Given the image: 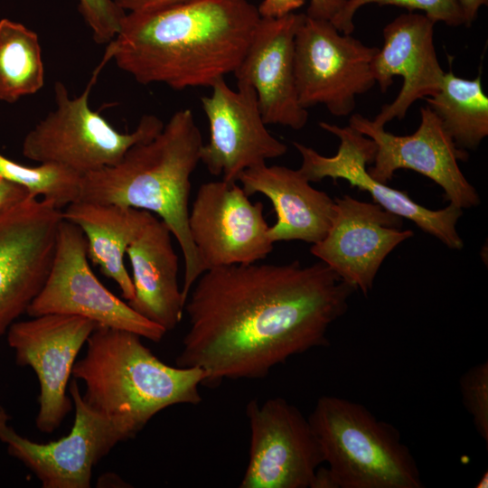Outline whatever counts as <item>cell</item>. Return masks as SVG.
<instances>
[{
    "instance_id": "obj_6",
    "label": "cell",
    "mask_w": 488,
    "mask_h": 488,
    "mask_svg": "<svg viewBox=\"0 0 488 488\" xmlns=\"http://www.w3.org/2000/svg\"><path fill=\"white\" fill-rule=\"evenodd\" d=\"M94 70L84 91L70 97L61 81L54 84L56 108L25 136L22 152L39 164H55L80 175L117 164L134 145L156 136L164 124L155 115H144L131 133H121L89 105L100 70Z\"/></svg>"
},
{
    "instance_id": "obj_11",
    "label": "cell",
    "mask_w": 488,
    "mask_h": 488,
    "mask_svg": "<svg viewBox=\"0 0 488 488\" xmlns=\"http://www.w3.org/2000/svg\"><path fill=\"white\" fill-rule=\"evenodd\" d=\"M61 221V209L38 197L0 214V337L42 289Z\"/></svg>"
},
{
    "instance_id": "obj_12",
    "label": "cell",
    "mask_w": 488,
    "mask_h": 488,
    "mask_svg": "<svg viewBox=\"0 0 488 488\" xmlns=\"http://www.w3.org/2000/svg\"><path fill=\"white\" fill-rule=\"evenodd\" d=\"M319 126L338 137L340 144L334 155L325 156L301 143H292L302 159L299 170L310 183L324 178L345 180L352 187L368 192L374 203L411 221L447 248L463 249L464 241L456 230L457 221L463 215L462 209L449 203L444 209L430 210L417 203L407 192L374 180L366 169L367 164L373 162L376 153V145L370 137L350 125L340 127L323 121Z\"/></svg>"
},
{
    "instance_id": "obj_32",
    "label": "cell",
    "mask_w": 488,
    "mask_h": 488,
    "mask_svg": "<svg viewBox=\"0 0 488 488\" xmlns=\"http://www.w3.org/2000/svg\"><path fill=\"white\" fill-rule=\"evenodd\" d=\"M345 0H309L306 15L331 21L341 10Z\"/></svg>"
},
{
    "instance_id": "obj_16",
    "label": "cell",
    "mask_w": 488,
    "mask_h": 488,
    "mask_svg": "<svg viewBox=\"0 0 488 488\" xmlns=\"http://www.w3.org/2000/svg\"><path fill=\"white\" fill-rule=\"evenodd\" d=\"M211 88V95L201 99L210 139L200 152V162L211 174L237 182L242 171L287 152V146L267 130L251 86L237 83V89H232L221 79Z\"/></svg>"
},
{
    "instance_id": "obj_20",
    "label": "cell",
    "mask_w": 488,
    "mask_h": 488,
    "mask_svg": "<svg viewBox=\"0 0 488 488\" xmlns=\"http://www.w3.org/2000/svg\"><path fill=\"white\" fill-rule=\"evenodd\" d=\"M237 182L247 195L261 193L272 202L277 221L267 234L274 244L302 240L313 245L332 225L334 199L314 188L299 169L264 163L242 171Z\"/></svg>"
},
{
    "instance_id": "obj_3",
    "label": "cell",
    "mask_w": 488,
    "mask_h": 488,
    "mask_svg": "<svg viewBox=\"0 0 488 488\" xmlns=\"http://www.w3.org/2000/svg\"><path fill=\"white\" fill-rule=\"evenodd\" d=\"M202 145L193 113L179 109L156 136L132 146L117 164L82 175L79 199L158 215L183 256L181 289L185 303L203 273L189 230L191 176L200 163Z\"/></svg>"
},
{
    "instance_id": "obj_10",
    "label": "cell",
    "mask_w": 488,
    "mask_h": 488,
    "mask_svg": "<svg viewBox=\"0 0 488 488\" xmlns=\"http://www.w3.org/2000/svg\"><path fill=\"white\" fill-rule=\"evenodd\" d=\"M249 453L240 488H311L324 463L317 437L302 412L283 398L246 408Z\"/></svg>"
},
{
    "instance_id": "obj_19",
    "label": "cell",
    "mask_w": 488,
    "mask_h": 488,
    "mask_svg": "<svg viewBox=\"0 0 488 488\" xmlns=\"http://www.w3.org/2000/svg\"><path fill=\"white\" fill-rule=\"evenodd\" d=\"M435 24L424 14L408 12L383 28V43L372 61L375 82L386 92L396 76L403 81L394 100L382 106L371 119L376 126L402 119L415 101L433 96L439 89L445 71L434 43Z\"/></svg>"
},
{
    "instance_id": "obj_31",
    "label": "cell",
    "mask_w": 488,
    "mask_h": 488,
    "mask_svg": "<svg viewBox=\"0 0 488 488\" xmlns=\"http://www.w3.org/2000/svg\"><path fill=\"white\" fill-rule=\"evenodd\" d=\"M188 1L191 0H114L126 13L155 11Z\"/></svg>"
},
{
    "instance_id": "obj_2",
    "label": "cell",
    "mask_w": 488,
    "mask_h": 488,
    "mask_svg": "<svg viewBox=\"0 0 488 488\" xmlns=\"http://www.w3.org/2000/svg\"><path fill=\"white\" fill-rule=\"evenodd\" d=\"M260 18L249 0H191L127 13L103 59L143 85L211 88L236 70Z\"/></svg>"
},
{
    "instance_id": "obj_30",
    "label": "cell",
    "mask_w": 488,
    "mask_h": 488,
    "mask_svg": "<svg viewBox=\"0 0 488 488\" xmlns=\"http://www.w3.org/2000/svg\"><path fill=\"white\" fill-rule=\"evenodd\" d=\"M306 0H262L258 11L262 18H278L295 13Z\"/></svg>"
},
{
    "instance_id": "obj_24",
    "label": "cell",
    "mask_w": 488,
    "mask_h": 488,
    "mask_svg": "<svg viewBox=\"0 0 488 488\" xmlns=\"http://www.w3.org/2000/svg\"><path fill=\"white\" fill-rule=\"evenodd\" d=\"M43 84L37 33L20 23L0 20V100L14 103L38 92Z\"/></svg>"
},
{
    "instance_id": "obj_5",
    "label": "cell",
    "mask_w": 488,
    "mask_h": 488,
    "mask_svg": "<svg viewBox=\"0 0 488 488\" xmlns=\"http://www.w3.org/2000/svg\"><path fill=\"white\" fill-rule=\"evenodd\" d=\"M308 420L338 488L424 487L398 428L362 404L324 395Z\"/></svg>"
},
{
    "instance_id": "obj_35",
    "label": "cell",
    "mask_w": 488,
    "mask_h": 488,
    "mask_svg": "<svg viewBox=\"0 0 488 488\" xmlns=\"http://www.w3.org/2000/svg\"><path fill=\"white\" fill-rule=\"evenodd\" d=\"M476 488H487L488 487V473L487 471L483 474L479 478L475 485Z\"/></svg>"
},
{
    "instance_id": "obj_33",
    "label": "cell",
    "mask_w": 488,
    "mask_h": 488,
    "mask_svg": "<svg viewBox=\"0 0 488 488\" xmlns=\"http://www.w3.org/2000/svg\"><path fill=\"white\" fill-rule=\"evenodd\" d=\"M465 21V25L470 26L476 19L482 6L487 5L488 0H456Z\"/></svg>"
},
{
    "instance_id": "obj_17",
    "label": "cell",
    "mask_w": 488,
    "mask_h": 488,
    "mask_svg": "<svg viewBox=\"0 0 488 488\" xmlns=\"http://www.w3.org/2000/svg\"><path fill=\"white\" fill-rule=\"evenodd\" d=\"M334 202L332 225L310 252L367 296L386 257L414 232L400 230L403 218L377 203L348 194Z\"/></svg>"
},
{
    "instance_id": "obj_21",
    "label": "cell",
    "mask_w": 488,
    "mask_h": 488,
    "mask_svg": "<svg viewBox=\"0 0 488 488\" xmlns=\"http://www.w3.org/2000/svg\"><path fill=\"white\" fill-rule=\"evenodd\" d=\"M172 237L168 225L152 213L127 249L135 289L127 304L166 332L180 324L185 305Z\"/></svg>"
},
{
    "instance_id": "obj_28",
    "label": "cell",
    "mask_w": 488,
    "mask_h": 488,
    "mask_svg": "<svg viewBox=\"0 0 488 488\" xmlns=\"http://www.w3.org/2000/svg\"><path fill=\"white\" fill-rule=\"evenodd\" d=\"M79 9L97 43L111 42L127 14L114 0H79Z\"/></svg>"
},
{
    "instance_id": "obj_14",
    "label": "cell",
    "mask_w": 488,
    "mask_h": 488,
    "mask_svg": "<svg viewBox=\"0 0 488 488\" xmlns=\"http://www.w3.org/2000/svg\"><path fill=\"white\" fill-rule=\"evenodd\" d=\"M349 125L376 145L373 166L368 170L374 180L387 183L397 170L409 169L439 185L449 203L462 210L479 205L477 191L458 165L468 154L455 145L427 105L420 108L419 126L411 135L396 136L361 114L352 115Z\"/></svg>"
},
{
    "instance_id": "obj_15",
    "label": "cell",
    "mask_w": 488,
    "mask_h": 488,
    "mask_svg": "<svg viewBox=\"0 0 488 488\" xmlns=\"http://www.w3.org/2000/svg\"><path fill=\"white\" fill-rule=\"evenodd\" d=\"M97 326L80 316L48 314L15 321L7 330L16 363L31 367L39 381L35 423L40 431L52 433L71 411L69 379L79 352Z\"/></svg>"
},
{
    "instance_id": "obj_18",
    "label": "cell",
    "mask_w": 488,
    "mask_h": 488,
    "mask_svg": "<svg viewBox=\"0 0 488 488\" xmlns=\"http://www.w3.org/2000/svg\"><path fill=\"white\" fill-rule=\"evenodd\" d=\"M304 14L260 18L239 65L237 83L251 86L267 125L305 127L307 109L298 100L295 78V36Z\"/></svg>"
},
{
    "instance_id": "obj_4",
    "label": "cell",
    "mask_w": 488,
    "mask_h": 488,
    "mask_svg": "<svg viewBox=\"0 0 488 488\" xmlns=\"http://www.w3.org/2000/svg\"><path fill=\"white\" fill-rule=\"evenodd\" d=\"M128 331L97 326L72 375L85 383V402L135 437L163 409L198 405L205 373L195 367H172Z\"/></svg>"
},
{
    "instance_id": "obj_29",
    "label": "cell",
    "mask_w": 488,
    "mask_h": 488,
    "mask_svg": "<svg viewBox=\"0 0 488 488\" xmlns=\"http://www.w3.org/2000/svg\"><path fill=\"white\" fill-rule=\"evenodd\" d=\"M30 195L28 190L0 177V214L16 206Z\"/></svg>"
},
{
    "instance_id": "obj_34",
    "label": "cell",
    "mask_w": 488,
    "mask_h": 488,
    "mask_svg": "<svg viewBox=\"0 0 488 488\" xmlns=\"http://www.w3.org/2000/svg\"><path fill=\"white\" fill-rule=\"evenodd\" d=\"M311 488H338L328 467L317 468Z\"/></svg>"
},
{
    "instance_id": "obj_7",
    "label": "cell",
    "mask_w": 488,
    "mask_h": 488,
    "mask_svg": "<svg viewBox=\"0 0 488 488\" xmlns=\"http://www.w3.org/2000/svg\"><path fill=\"white\" fill-rule=\"evenodd\" d=\"M378 47L341 33L330 21L304 14L295 36V78L300 105H323L333 116L355 108L357 96L375 84Z\"/></svg>"
},
{
    "instance_id": "obj_8",
    "label": "cell",
    "mask_w": 488,
    "mask_h": 488,
    "mask_svg": "<svg viewBox=\"0 0 488 488\" xmlns=\"http://www.w3.org/2000/svg\"><path fill=\"white\" fill-rule=\"evenodd\" d=\"M26 314L30 317L48 314L80 316L98 326L132 332L155 343L167 333L100 283L89 264L84 233L64 219L59 226L47 278Z\"/></svg>"
},
{
    "instance_id": "obj_23",
    "label": "cell",
    "mask_w": 488,
    "mask_h": 488,
    "mask_svg": "<svg viewBox=\"0 0 488 488\" xmlns=\"http://www.w3.org/2000/svg\"><path fill=\"white\" fill-rule=\"evenodd\" d=\"M425 99L458 148L474 150L488 136V97L480 75L470 80L445 72L437 92Z\"/></svg>"
},
{
    "instance_id": "obj_1",
    "label": "cell",
    "mask_w": 488,
    "mask_h": 488,
    "mask_svg": "<svg viewBox=\"0 0 488 488\" xmlns=\"http://www.w3.org/2000/svg\"><path fill=\"white\" fill-rule=\"evenodd\" d=\"M356 290L321 260L208 269L184 305L189 329L176 366L201 369L205 385L265 378L289 358L327 346L330 326Z\"/></svg>"
},
{
    "instance_id": "obj_26",
    "label": "cell",
    "mask_w": 488,
    "mask_h": 488,
    "mask_svg": "<svg viewBox=\"0 0 488 488\" xmlns=\"http://www.w3.org/2000/svg\"><path fill=\"white\" fill-rule=\"evenodd\" d=\"M371 4L404 7L408 12L421 11L435 23L442 22L448 26L465 25L461 8L456 0H345L343 7L330 21L341 33L352 34L353 18L357 11Z\"/></svg>"
},
{
    "instance_id": "obj_13",
    "label": "cell",
    "mask_w": 488,
    "mask_h": 488,
    "mask_svg": "<svg viewBox=\"0 0 488 488\" xmlns=\"http://www.w3.org/2000/svg\"><path fill=\"white\" fill-rule=\"evenodd\" d=\"M261 202H252L237 182L200 185L189 211V230L203 272L259 262L273 250Z\"/></svg>"
},
{
    "instance_id": "obj_27",
    "label": "cell",
    "mask_w": 488,
    "mask_h": 488,
    "mask_svg": "<svg viewBox=\"0 0 488 488\" xmlns=\"http://www.w3.org/2000/svg\"><path fill=\"white\" fill-rule=\"evenodd\" d=\"M462 401L477 434L488 443V362L469 368L459 380Z\"/></svg>"
},
{
    "instance_id": "obj_9",
    "label": "cell",
    "mask_w": 488,
    "mask_h": 488,
    "mask_svg": "<svg viewBox=\"0 0 488 488\" xmlns=\"http://www.w3.org/2000/svg\"><path fill=\"white\" fill-rule=\"evenodd\" d=\"M69 392L75 406L70 432L47 444L22 436L0 405V441L8 454L39 479L42 488H89L93 467L120 442L130 439L113 420L89 407L74 379Z\"/></svg>"
},
{
    "instance_id": "obj_22",
    "label": "cell",
    "mask_w": 488,
    "mask_h": 488,
    "mask_svg": "<svg viewBox=\"0 0 488 488\" xmlns=\"http://www.w3.org/2000/svg\"><path fill=\"white\" fill-rule=\"evenodd\" d=\"M151 212L116 204L77 201L61 211L62 219L80 228L87 239L88 258L113 279L128 301L135 294L124 257Z\"/></svg>"
},
{
    "instance_id": "obj_25",
    "label": "cell",
    "mask_w": 488,
    "mask_h": 488,
    "mask_svg": "<svg viewBox=\"0 0 488 488\" xmlns=\"http://www.w3.org/2000/svg\"><path fill=\"white\" fill-rule=\"evenodd\" d=\"M0 177L25 187L33 197L52 201L60 209L80 199L81 175L55 164L26 166L0 154Z\"/></svg>"
}]
</instances>
